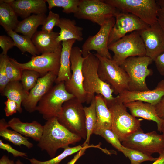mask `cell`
I'll return each mask as SVG.
<instances>
[{
    "label": "cell",
    "mask_w": 164,
    "mask_h": 164,
    "mask_svg": "<svg viewBox=\"0 0 164 164\" xmlns=\"http://www.w3.org/2000/svg\"><path fill=\"white\" fill-rule=\"evenodd\" d=\"M82 139L61 125L57 118L54 117L47 121L43 125V134L37 146L52 158L59 149L74 145Z\"/></svg>",
    "instance_id": "1"
},
{
    "label": "cell",
    "mask_w": 164,
    "mask_h": 164,
    "mask_svg": "<svg viewBox=\"0 0 164 164\" xmlns=\"http://www.w3.org/2000/svg\"><path fill=\"white\" fill-rule=\"evenodd\" d=\"M83 57L85 58L82 67L83 86L86 94V103L90 104L95 93L101 95L106 104L112 102L115 99L112 95L113 91L109 84L101 80L98 74V58L91 52Z\"/></svg>",
    "instance_id": "2"
},
{
    "label": "cell",
    "mask_w": 164,
    "mask_h": 164,
    "mask_svg": "<svg viewBox=\"0 0 164 164\" xmlns=\"http://www.w3.org/2000/svg\"><path fill=\"white\" fill-rule=\"evenodd\" d=\"M111 114V129L121 142L135 132L142 130V119L130 114L123 103L115 100L107 105Z\"/></svg>",
    "instance_id": "3"
},
{
    "label": "cell",
    "mask_w": 164,
    "mask_h": 164,
    "mask_svg": "<svg viewBox=\"0 0 164 164\" xmlns=\"http://www.w3.org/2000/svg\"><path fill=\"white\" fill-rule=\"evenodd\" d=\"M59 122L70 131L86 139L87 132L82 103L75 97L63 104L58 118Z\"/></svg>",
    "instance_id": "4"
},
{
    "label": "cell",
    "mask_w": 164,
    "mask_h": 164,
    "mask_svg": "<svg viewBox=\"0 0 164 164\" xmlns=\"http://www.w3.org/2000/svg\"><path fill=\"white\" fill-rule=\"evenodd\" d=\"M153 61L146 56H131L126 59L120 66L129 77V91H143L149 90L146 79L153 74L152 70L148 68Z\"/></svg>",
    "instance_id": "5"
},
{
    "label": "cell",
    "mask_w": 164,
    "mask_h": 164,
    "mask_svg": "<svg viewBox=\"0 0 164 164\" xmlns=\"http://www.w3.org/2000/svg\"><path fill=\"white\" fill-rule=\"evenodd\" d=\"M120 11L132 14L151 26L158 21L159 7L155 0H104Z\"/></svg>",
    "instance_id": "6"
},
{
    "label": "cell",
    "mask_w": 164,
    "mask_h": 164,
    "mask_svg": "<svg viewBox=\"0 0 164 164\" xmlns=\"http://www.w3.org/2000/svg\"><path fill=\"white\" fill-rule=\"evenodd\" d=\"M74 97L66 90L64 82L56 84L39 101L36 111L46 121L53 118H58L63 104Z\"/></svg>",
    "instance_id": "7"
},
{
    "label": "cell",
    "mask_w": 164,
    "mask_h": 164,
    "mask_svg": "<svg viewBox=\"0 0 164 164\" xmlns=\"http://www.w3.org/2000/svg\"><path fill=\"white\" fill-rule=\"evenodd\" d=\"M94 54L99 60L98 73L101 80L109 84L116 95L128 90L130 80L125 71L112 59Z\"/></svg>",
    "instance_id": "8"
},
{
    "label": "cell",
    "mask_w": 164,
    "mask_h": 164,
    "mask_svg": "<svg viewBox=\"0 0 164 164\" xmlns=\"http://www.w3.org/2000/svg\"><path fill=\"white\" fill-rule=\"evenodd\" d=\"M108 49L114 53L113 60L119 66L128 57L146 55L144 42L138 31L126 35L108 45Z\"/></svg>",
    "instance_id": "9"
},
{
    "label": "cell",
    "mask_w": 164,
    "mask_h": 164,
    "mask_svg": "<svg viewBox=\"0 0 164 164\" xmlns=\"http://www.w3.org/2000/svg\"><path fill=\"white\" fill-rule=\"evenodd\" d=\"M125 147L151 155L164 151V135L155 131L144 133L142 129L133 134L122 142Z\"/></svg>",
    "instance_id": "10"
},
{
    "label": "cell",
    "mask_w": 164,
    "mask_h": 164,
    "mask_svg": "<svg viewBox=\"0 0 164 164\" xmlns=\"http://www.w3.org/2000/svg\"><path fill=\"white\" fill-rule=\"evenodd\" d=\"M117 9L102 0H81L74 16L88 20L101 26L114 17Z\"/></svg>",
    "instance_id": "11"
},
{
    "label": "cell",
    "mask_w": 164,
    "mask_h": 164,
    "mask_svg": "<svg viewBox=\"0 0 164 164\" xmlns=\"http://www.w3.org/2000/svg\"><path fill=\"white\" fill-rule=\"evenodd\" d=\"M85 58L80 48L73 47L70 57L72 76L69 80L64 82L67 91L82 103L86 101V94L83 86L82 72L83 64Z\"/></svg>",
    "instance_id": "12"
},
{
    "label": "cell",
    "mask_w": 164,
    "mask_h": 164,
    "mask_svg": "<svg viewBox=\"0 0 164 164\" xmlns=\"http://www.w3.org/2000/svg\"><path fill=\"white\" fill-rule=\"evenodd\" d=\"M61 50L32 56L29 61L24 63H19L13 58L9 57V59L12 64L22 70L28 69L35 71L40 74V77L50 72L58 75Z\"/></svg>",
    "instance_id": "13"
},
{
    "label": "cell",
    "mask_w": 164,
    "mask_h": 164,
    "mask_svg": "<svg viewBox=\"0 0 164 164\" xmlns=\"http://www.w3.org/2000/svg\"><path fill=\"white\" fill-rule=\"evenodd\" d=\"M114 17L115 22L110 34L108 45L119 40L128 33L138 31L150 26L135 15L118 9Z\"/></svg>",
    "instance_id": "14"
},
{
    "label": "cell",
    "mask_w": 164,
    "mask_h": 164,
    "mask_svg": "<svg viewBox=\"0 0 164 164\" xmlns=\"http://www.w3.org/2000/svg\"><path fill=\"white\" fill-rule=\"evenodd\" d=\"M115 22V18L112 17L100 26L99 31L93 36H90L82 46V51L83 56L91 50L97 52L99 56L112 59L108 49V41L111 30Z\"/></svg>",
    "instance_id": "15"
},
{
    "label": "cell",
    "mask_w": 164,
    "mask_h": 164,
    "mask_svg": "<svg viewBox=\"0 0 164 164\" xmlns=\"http://www.w3.org/2000/svg\"><path fill=\"white\" fill-rule=\"evenodd\" d=\"M138 32L145 46L146 56L154 61L164 52V27L158 20L148 28Z\"/></svg>",
    "instance_id": "16"
},
{
    "label": "cell",
    "mask_w": 164,
    "mask_h": 164,
    "mask_svg": "<svg viewBox=\"0 0 164 164\" xmlns=\"http://www.w3.org/2000/svg\"><path fill=\"white\" fill-rule=\"evenodd\" d=\"M57 76L56 74L50 72L39 78L35 86L22 102V105L26 111L31 113L36 111L38 102L53 86Z\"/></svg>",
    "instance_id": "17"
},
{
    "label": "cell",
    "mask_w": 164,
    "mask_h": 164,
    "mask_svg": "<svg viewBox=\"0 0 164 164\" xmlns=\"http://www.w3.org/2000/svg\"><path fill=\"white\" fill-rule=\"evenodd\" d=\"M164 96V79L160 81L152 90L143 91L125 90L116 97L117 100L124 104L135 101L150 103L154 106L157 104Z\"/></svg>",
    "instance_id": "18"
},
{
    "label": "cell",
    "mask_w": 164,
    "mask_h": 164,
    "mask_svg": "<svg viewBox=\"0 0 164 164\" xmlns=\"http://www.w3.org/2000/svg\"><path fill=\"white\" fill-rule=\"evenodd\" d=\"M59 32H48L43 30L37 31L31 38L40 54L56 52L62 50V43L57 40Z\"/></svg>",
    "instance_id": "19"
},
{
    "label": "cell",
    "mask_w": 164,
    "mask_h": 164,
    "mask_svg": "<svg viewBox=\"0 0 164 164\" xmlns=\"http://www.w3.org/2000/svg\"><path fill=\"white\" fill-rule=\"evenodd\" d=\"M124 104L134 117H141L155 122L157 125V130L160 132L164 120L158 116L155 106L140 101H133Z\"/></svg>",
    "instance_id": "20"
},
{
    "label": "cell",
    "mask_w": 164,
    "mask_h": 164,
    "mask_svg": "<svg viewBox=\"0 0 164 164\" xmlns=\"http://www.w3.org/2000/svg\"><path fill=\"white\" fill-rule=\"evenodd\" d=\"M11 5L17 16L24 19L32 13L46 14L48 9L45 0H16Z\"/></svg>",
    "instance_id": "21"
},
{
    "label": "cell",
    "mask_w": 164,
    "mask_h": 164,
    "mask_svg": "<svg viewBox=\"0 0 164 164\" xmlns=\"http://www.w3.org/2000/svg\"><path fill=\"white\" fill-rule=\"evenodd\" d=\"M8 122L9 127L26 137L31 138L38 142L42 137L43 125L36 121L24 122L18 118L13 117Z\"/></svg>",
    "instance_id": "22"
},
{
    "label": "cell",
    "mask_w": 164,
    "mask_h": 164,
    "mask_svg": "<svg viewBox=\"0 0 164 164\" xmlns=\"http://www.w3.org/2000/svg\"><path fill=\"white\" fill-rule=\"evenodd\" d=\"M76 41L75 39H71L62 42L60 67L55 82L56 84L65 82L71 77L70 55L73 45Z\"/></svg>",
    "instance_id": "23"
},
{
    "label": "cell",
    "mask_w": 164,
    "mask_h": 164,
    "mask_svg": "<svg viewBox=\"0 0 164 164\" xmlns=\"http://www.w3.org/2000/svg\"><path fill=\"white\" fill-rule=\"evenodd\" d=\"M60 29L57 40L59 42L71 39L79 41L83 40V28L76 26L74 20L65 18H61L57 26Z\"/></svg>",
    "instance_id": "24"
},
{
    "label": "cell",
    "mask_w": 164,
    "mask_h": 164,
    "mask_svg": "<svg viewBox=\"0 0 164 164\" xmlns=\"http://www.w3.org/2000/svg\"><path fill=\"white\" fill-rule=\"evenodd\" d=\"M47 17L46 14H33L19 21L14 31L31 39L37 31L38 27L42 25Z\"/></svg>",
    "instance_id": "25"
},
{
    "label": "cell",
    "mask_w": 164,
    "mask_h": 164,
    "mask_svg": "<svg viewBox=\"0 0 164 164\" xmlns=\"http://www.w3.org/2000/svg\"><path fill=\"white\" fill-rule=\"evenodd\" d=\"M20 81H10L1 94L7 99L15 101L18 106V111L21 113L22 111V102L27 98L29 92L24 89Z\"/></svg>",
    "instance_id": "26"
},
{
    "label": "cell",
    "mask_w": 164,
    "mask_h": 164,
    "mask_svg": "<svg viewBox=\"0 0 164 164\" xmlns=\"http://www.w3.org/2000/svg\"><path fill=\"white\" fill-rule=\"evenodd\" d=\"M95 97L97 121L94 128L111 129V114L104 98L99 94H97Z\"/></svg>",
    "instance_id": "27"
},
{
    "label": "cell",
    "mask_w": 164,
    "mask_h": 164,
    "mask_svg": "<svg viewBox=\"0 0 164 164\" xmlns=\"http://www.w3.org/2000/svg\"><path fill=\"white\" fill-rule=\"evenodd\" d=\"M18 16L10 4L0 1V24L5 30L14 31L19 21Z\"/></svg>",
    "instance_id": "28"
},
{
    "label": "cell",
    "mask_w": 164,
    "mask_h": 164,
    "mask_svg": "<svg viewBox=\"0 0 164 164\" xmlns=\"http://www.w3.org/2000/svg\"><path fill=\"white\" fill-rule=\"evenodd\" d=\"M9 127L8 122L4 118L0 120V136L17 146L20 147L23 145L28 149L33 147V144L29 141L27 137L14 130L8 129Z\"/></svg>",
    "instance_id": "29"
},
{
    "label": "cell",
    "mask_w": 164,
    "mask_h": 164,
    "mask_svg": "<svg viewBox=\"0 0 164 164\" xmlns=\"http://www.w3.org/2000/svg\"><path fill=\"white\" fill-rule=\"evenodd\" d=\"M7 33L13 40L15 46L17 47L22 53L27 52L34 56L39 55L40 54L31 39L29 37L19 35L13 30L7 32Z\"/></svg>",
    "instance_id": "30"
},
{
    "label": "cell",
    "mask_w": 164,
    "mask_h": 164,
    "mask_svg": "<svg viewBox=\"0 0 164 164\" xmlns=\"http://www.w3.org/2000/svg\"><path fill=\"white\" fill-rule=\"evenodd\" d=\"M85 116V125L87 132V136L83 145H88L90 137L93 132L97 121L96 111V102L94 97L88 107H84Z\"/></svg>",
    "instance_id": "31"
},
{
    "label": "cell",
    "mask_w": 164,
    "mask_h": 164,
    "mask_svg": "<svg viewBox=\"0 0 164 164\" xmlns=\"http://www.w3.org/2000/svg\"><path fill=\"white\" fill-rule=\"evenodd\" d=\"M84 145H79L73 147L69 146L64 149L63 152L58 156L46 161H40L34 158L28 159L31 164H59L66 157L77 152L84 147Z\"/></svg>",
    "instance_id": "32"
},
{
    "label": "cell",
    "mask_w": 164,
    "mask_h": 164,
    "mask_svg": "<svg viewBox=\"0 0 164 164\" xmlns=\"http://www.w3.org/2000/svg\"><path fill=\"white\" fill-rule=\"evenodd\" d=\"M50 10L54 7L63 9L62 12L66 14L75 13L77 11L81 0H45Z\"/></svg>",
    "instance_id": "33"
},
{
    "label": "cell",
    "mask_w": 164,
    "mask_h": 164,
    "mask_svg": "<svg viewBox=\"0 0 164 164\" xmlns=\"http://www.w3.org/2000/svg\"><path fill=\"white\" fill-rule=\"evenodd\" d=\"M121 152L125 157L129 158L130 161V164H140L146 161L154 162L158 158L123 146Z\"/></svg>",
    "instance_id": "34"
},
{
    "label": "cell",
    "mask_w": 164,
    "mask_h": 164,
    "mask_svg": "<svg viewBox=\"0 0 164 164\" xmlns=\"http://www.w3.org/2000/svg\"><path fill=\"white\" fill-rule=\"evenodd\" d=\"M93 134L102 136L118 151L121 152L123 145L117 135L111 129L94 128Z\"/></svg>",
    "instance_id": "35"
},
{
    "label": "cell",
    "mask_w": 164,
    "mask_h": 164,
    "mask_svg": "<svg viewBox=\"0 0 164 164\" xmlns=\"http://www.w3.org/2000/svg\"><path fill=\"white\" fill-rule=\"evenodd\" d=\"M40 77V74L35 71L24 70L22 71L20 81L24 89L29 92L35 86Z\"/></svg>",
    "instance_id": "36"
},
{
    "label": "cell",
    "mask_w": 164,
    "mask_h": 164,
    "mask_svg": "<svg viewBox=\"0 0 164 164\" xmlns=\"http://www.w3.org/2000/svg\"><path fill=\"white\" fill-rule=\"evenodd\" d=\"M9 57L2 54L0 55V92L1 94L10 82L7 75L6 66Z\"/></svg>",
    "instance_id": "37"
},
{
    "label": "cell",
    "mask_w": 164,
    "mask_h": 164,
    "mask_svg": "<svg viewBox=\"0 0 164 164\" xmlns=\"http://www.w3.org/2000/svg\"><path fill=\"white\" fill-rule=\"evenodd\" d=\"M60 18L59 14L50 10L45 21L42 25L41 30L45 32H50L53 31V29L58 25Z\"/></svg>",
    "instance_id": "38"
},
{
    "label": "cell",
    "mask_w": 164,
    "mask_h": 164,
    "mask_svg": "<svg viewBox=\"0 0 164 164\" xmlns=\"http://www.w3.org/2000/svg\"><path fill=\"white\" fill-rule=\"evenodd\" d=\"M6 71L9 81H20L22 70L12 64L10 61L9 57L6 65Z\"/></svg>",
    "instance_id": "39"
},
{
    "label": "cell",
    "mask_w": 164,
    "mask_h": 164,
    "mask_svg": "<svg viewBox=\"0 0 164 164\" xmlns=\"http://www.w3.org/2000/svg\"><path fill=\"white\" fill-rule=\"evenodd\" d=\"M0 46L2 50L1 54L6 55L8 51L15 46V43L13 39L10 36L5 35H1Z\"/></svg>",
    "instance_id": "40"
},
{
    "label": "cell",
    "mask_w": 164,
    "mask_h": 164,
    "mask_svg": "<svg viewBox=\"0 0 164 164\" xmlns=\"http://www.w3.org/2000/svg\"><path fill=\"white\" fill-rule=\"evenodd\" d=\"M0 148L7 151L8 153L12 154L14 157L20 156L25 157L27 156L26 153L20 152L15 149L9 144L3 142L1 139L0 140Z\"/></svg>",
    "instance_id": "41"
},
{
    "label": "cell",
    "mask_w": 164,
    "mask_h": 164,
    "mask_svg": "<svg viewBox=\"0 0 164 164\" xmlns=\"http://www.w3.org/2000/svg\"><path fill=\"white\" fill-rule=\"evenodd\" d=\"M4 104L5 107L4 110L6 117L12 116L18 111V106L15 101L7 98Z\"/></svg>",
    "instance_id": "42"
},
{
    "label": "cell",
    "mask_w": 164,
    "mask_h": 164,
    "mask_svg": "<svg viewBox=\"0 0 164 164\" xmlns=\"http://www.w3.org/2000/svg\"><path fill=\"white\" fill-rule=\"evenodd\" d=\"M159 7L158 20L164 27V0H156Z\"/></svg>",
    "instance_id": "43"
},
{
    "label": "cell",
    "mask_w": 164,
    "mask_h": 164,
    "mask_svg": "<svg viewBox=\"0 0 164 164\" xmlns=\"http://www.w3.org/2000/svg\"><path fill=\"white\" fill-rule=\"evenodd\" d=\"M154 61L159 72L161 75L164 76V52L159 56Z\"/></svg>",
    "instance_id": "44"
},
{
    "label": "cell",
    "mask_w": 164,
    "mask_h": 164,
    "mask_svg": "<svg viewBox=\"0 0 164 164\" xmlns=\"http://www.w3.org/2000/svg\"><path fill=\"white\" fill-rule=\"evenodd\" d=\"M155 106L158 116L160 118L164 119V96Z\"/></svg>",
    "instance_id": "45"
},
{
    "label": "cell",
    "mask_w": 164,
    "mask_h": 164,
    "mask_svg": "<svg viewBox=\"0 0 164 164\" xmlns=\"http://www.w3.org/2000/svg\"><path fill=\"white\" fill-rule=\"evenodd\" d=\"M92 147H93L92 145H84L83 148L78 152L73 158L67 164H75L79 159L84 154L86 149L88 148Z\"/></svg>",
    "instance_id": "46"
},
{
    "label": "cell",
    "mask_w": 164,
    "mask_h": 164,
    "mask_svg": "<svg viewBox=\"0 0 164 164\" xmlns=\"http://www.w3.org/2000/svg\"><path fill=\"white\" fill-rule=\"evenodd\" d=\"M0 164H15L13 160L10 159L5 155H3L0 159Z\"/></svg>",
    "instance_id": "47"
},
{
    "label": "cell",
    "mask_w": 164,
    "mask_h": 164,
    "mask_svg": "<svg viewBox=\"0 0 164 164\" xmlns=\"http://www.w3.org/2000/svg\"><path fill=\"white\" fill-rule=\"evenodd\" d=\"M151 164H164V151L159 154L157 159Z\"/></svg>",
    "instance_id": "48"
},
{
    "label": "cell",
    "mask_w": 164,
    "mask_h": 164,
    "mask_svg": "<svg viewBox=\"0 0 164 164\" xmlns=\"http://www.w3.org/2000/svg\"><path fill=\"white\" fill-rule=\"evenodd\" d=\"M14 0H2L3 1L8 4H11Z\"/></svg>",
    "instance_id": "49"
},
{
    "label": "cell",
    "mask_w": 164,
    "mask_h": 164,
    "mask_svg": "<svg viewBox=\"0 0 164 164\" xmlns=\"http://www.w3.org/2000/svg\"><path fill=\"white\" fill-rule=\"evenodd\" d=\"M163 119L164 120V121L161 127L160 132H162V134L164 135V119Z\"/></svg>",
    "instance_id": "50"
},
{
    "label": "cell",
    "mask_w": 164,
    "mask_h": 164,
    "mask_svg": "<svg viewBox=\"0 0 164 164\" xmlns=\"http://www.w3.org/2000/svg\"><path fill=\"white\" fill-rule=\"evenodd\" d=\"M15 164H23V163L19 160H17L15 162Z\"/></svg>",
    "instance_id": "51"
}]
</instances>
